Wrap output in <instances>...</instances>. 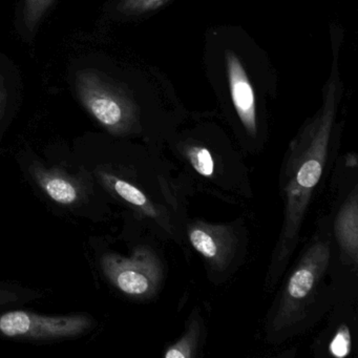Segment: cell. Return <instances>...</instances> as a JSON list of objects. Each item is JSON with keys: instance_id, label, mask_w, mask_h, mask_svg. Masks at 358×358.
Masks as SVG:
<instances>
[{"instance_id": "6da1fadb", "label": "cell", "mask_w": 358, "mask_h": 358, "mask_svg": "<svg viewBox=\"0 0 358 358\" xmlns=\"http://www.w3.org/2000/svg\"><path fill=\"white\" fill-rule=\"evenodd\" d=\"M335 96L336 77L334 76L329 85L322 114L294 141L285 162L282 173L285 217L268 273L269 284H276L296 248L312 194L322 178L334 123Z\"/></svg>"}, {"instance_id": "7a4b0ae2", "label": "cell", "mask_w": 358, "mask_h": 358, "mask_svg": "<svg viewBox=\"0 0 358 358\" xmlns=\"http://www.w3.org/2000/svg\"><path fill=\"white\" fill-rule=\"evenodd\" d=\"M330 261L328 241L314 242L306 250L301 261L287 280L278 309L270 322V331L278 334L303 318L316 286L324 275Z\"/></svg>"}, {"instance_id": "3957f363", "label": "cell", "mask_w": 358, "mask_h": 358, "mask_svg": "<svg viewBox=\"0 0 358 358\" xmlns=\"http://www.w3.org/2000/svg\"><path fill=\"white\" fill-rule=\"evenodd\" d=\"M77 96L85 110L113 135L129 133L135 127L136 108L118 87L95 71H80L75 79Z\"/></svg>"}, {"instance_id": "277c9868", "label": "cell", "mask_w": 358, "mask_h": 358, "mask_svg": "<svg viewBox=\"0 0 358 358\" xmlns=\"http://www.w3.org/2000/svg\"><path fill=\"white\" fill-rule=\"evenodd\" d=\"M101 268L118 290L134 299L154 295L162 278L160 259L148 247H138L129 257L106 253L101 257Z\"/></svg>"}, {"instance_id": "5b68a950", "label": "cell", "mask_w": 358, "mask_h": 358, "mask_svg": "<svg viewBox=\"0 0 358 358\" xmlns=\"http://www.w3.org/2000/svg\"><path fill=\"white\" fill-rule=\"evenodd\" d=\"M87 314L41 315L33 312L10 311L0 315V332L11 338L54 341L80 336L95 326Z\"/></svg>"}, {"instance_id": "8992f818", "label": "cell", "mask_w": 358, "mask_h": 358, "mask_svg": "<svg viewBox=\"0 0 358 358\" xmlns=\"http://www.w3.org/2000/svg\"><path fill=\"white\" fill-rule=\"evenodd\" d=\"M188 236L194 248L215 269H223L232 255L234 236L227 226L192 224Z\"/></svg>"}, {"instance_id": "52a82bcc", "label": "cell", "mask_w": 358, "mask_h": 358, "mask_svg": "<svg viewBox=\"0 0 358 358\" xmlns=\"http://www.w3.org/2000/svg\"><path fill=\"white\" fill-rule=\"evenodd\" d=\"M29 171L43 192L58 204L74 206L87 196V187L83 181L62 169H45L34 163Z\"/></svg>"}, {"instance_id": "ba28073f", "label": "cell", "mask_w": 358, "mask_h": 358, "mask_svg": "<svg viewBox=\"0 0 358 358\" xmlns=\"http://www.w3.org/2000/svg\"><path fill=\"white\" fill-rule=\"evenodd\" d=\"M226 62H227L230 95H231L234 108L247 133L255 137L257 106H255V92L242 64L232 52L227 51L226 53Z\"/></svg>"}, {"instance_id": "9c48e42d", "label": "cell", "mask_w": 358, "mask_h": 358, "mask_svg": "<svg viewBox=\"0 0 358 358\" xmlns=\"http://www.w3.org/2000/svg\"><path fill=\"white\" fill-rule=\"evenodd\" d=\"M335 236L343 253L354 263L358 257V199L357 192H354L343 205L336 221Z\"/></svg>"}, {"instance_id": "30bf717a", "label": "cell", "mask_w": 358, "mask_h": 358, "mask_svg": "<svg viewBox=\"0 0 358 358\" xmlns=\"http://www.w3.org/2000/svg\"><path fill=\"white\" fill-rule=\"evenodd\" d=\"M97 177L102 185L113 194H116L118 198L122 199L123 201L137 208L146 217L158 219L159 213L156 207L139 188L106 171H98Z\"/></svg>"}, {"instance_id": "8fae6325", "label": "cell", "mask_w": 358, "mask_h": 358, "mask_svg": "<svg viewBox=\"0 0 358 358\" xmlns=\"http://www.w3.org/2000/svg\"><path fill=\"white\" fill-rule=\"evenodd\" d=\"M200 326L198 322L192 320L187 332L175 345H171L165 352L166 358H190L194 355L198 345Z\"/></svg>"}, {"instance_id": "7c38bea8", "label": "cell", "mask_w": 358, "mask_h": 358, "mask_svg": "<svg viewBox=\"0 0 358 358\" xmlns=\"http://www.w3.org/2000/svg\"><path fill=\"white\" fill-rule=\"evenodd\" d=\"M53 1L54 0H24L22 17L24 26L28 30L33 31L37 28Z\"/></svg>"}, {"instance_id": "4fadbf2b", "label": "cell", "mask_w": 358, "mask_h": 358, "mask_svg": "<svg viewBox=\"0 0 358 358\" xmlns=\"http://www.w3.org/2000/svg\"><path fill=\"white\" fill-rule=\"evenodd\" d=\"M186 156L196 173L203 177H213L215 173V162L207 148L202 146H190L186 150Z\"/></svg>"}, {"instance_id": "5bb4252c", "label": "cell", "mask_w": 358, "mask_h": 358, "mask_svg": "<svg viewBox=\"0 0 358 358\" xmlns=\"http://www.w3.org/2000/svg\"><path fill=\"white\" fill-rule=\"evenodd\" d=\"M329 351L335 357H345L351 352V334L345 324H341L329 345Z\"/></svg>"}, {"instance_id": "9a60e30c", "label": "cell", "mask_w": 358, "mask_h": 358, "mask_svg": "<svg viewBox=\"0 0 358 358\" xmlns=\"http://www.w3.org/2000/svg\"><path fill=\"white\" fill-rule=\"evenodd\" d=\"M165 0H121L119 10L125 14H139L156 9Z\"/></svg>"}, {"instance_id": "2e32d148", "label": "cell", "mask_w": 358, "mask_h": 358, "mask_svg": "<svg viewBox=\"0 0 358 358\" xmlns=\"http://www.w3.org/2000/svg\"><path fill=\"white\" fill-rule=\"evenodd\" d=\"M18 296L11 291L3 290L0 289V306L6 305V303H14L17 301Z\"/></svg>"}, {"instance_id": "e0dca14e", "label": "cell", "mask_w": 358, "mask_h": 358, "mask_svg": "<svg viewBox=\"0 0 358 358\" xmlns=\"http://www.w3.org/2000/svg\"><path fill=\"white\" fill-rule=\"evenodd\" d=\"M1 102H3V85L0 81V110H1Z\"/></svg>"}]
</instances>
